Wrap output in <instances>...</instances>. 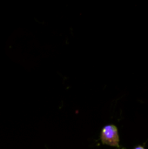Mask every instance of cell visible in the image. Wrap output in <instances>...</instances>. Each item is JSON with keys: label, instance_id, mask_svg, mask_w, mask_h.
<instances>
[{"label": "cell", "instance_id": "2", "mask_svg": "<svg viewBox=\"0 0 148 149\" xmlns=\"http://www.w3.org/2000/svg\"><path fill=\"white\" fill-rule=\"evenodd\" d=\"M133 149H146L144 147H142V146H137V147H135Z\"/></svg>", "mask_w": 148, "mask_h": 149}, {"label": "cell", "instance_id": "1", "mask_svg": "<svg viewBox=\"0 0 148 149\" xmlns=\"http://www.w3.org/2000/svg\"><path fill=\"white\" fill-rule=\"evenodd\" d=\"M100 141L102 144L104 145L119 148L120 147V136H119V131H118L117 127L114 125L105 126L101 130Z\"/></svg>", "mask_w": 148, "mask_h": 149}]
</instances>
